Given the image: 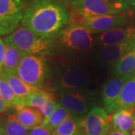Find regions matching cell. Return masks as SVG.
<instances>
[{
  "instance_id": "52a82bcc",
  "label": "cell",
  "mask_w": 135,
  "mask_h": 135,
  "mask_svg": "<svg viewBox=\"0 0 135 135\" xmlns=\"http://www.w3.org/2000/svg\"><path fill=\"white\" fill-rule=\"evenodd\" d=\"M133 16L128 15H111L86 17L83 26L91 34L103 33L111 29L124 27L130 23Z\"/></svg>"
},
{
  "instance_id": "7c38bea8",
  "label": "cell",
  "mask_w": 135,
  "mask_h": 135,
  "mask_svg": "<svg viewBox=\"0 0 135 135\" xmlns=\"http://www.w3.org/2000/svg\"><path fill=\"white\" fill-rule=\"evenodd\" d=\"M59 105L54 100V96L50 92L38 89L32 93L25 101L23 106H29L37 108L41 112L44 119L47 118Z\"/></svg>"
},
{
  "instance_id": "ac0fdd59",
  "label": "cell",
  "mask_w": 135,
  "mask_h": 135,
  "mask_svg": "<svg viewBox=\"0 0 135 135\" xmlns=\"http://www.w3.org/2000/svg\"><path fill=\"white\" fill-rule=\"evenodd\" d=\"M133 107H135V74L125 83L113 108L112 114L116 111Z\"/></svg>"
},
{
  "instance_id": "7a4b0ae2",
  "label": "cell",
  "mask_w": 135,
  "mask_h": 135,
  "mask_svg": "<svg viewBox=\"0 0 135 135\" xmlns=\"http://www.w3.org/2000/svg\"><path fill=\"white\" fill-rule=\"evenodd\" d=\"M4 42L13 44L24 54L40 56L50 54L55 46L53 39L42 38L23 26L6 36Z\"/></svg>"
},
{
  "instance_id": "d4e9b609",
  "label": "cell",
  "mask_w": 135,
  "mask_h": 135,
  "mask_svg": "<svg viewBox=\"0 0 135 135\" xmlns=\"http://www.w3.org/2000/svg\"><path fill=\"white\" fill-rule=\"evenodd\" d=\"M51 134H52L51 131L48 129L47 127L41 125L30 129L28 135H50Z\"/></svg>"
},
{
  "instance_id": "6da1fadb",
  "label": "cell",
  "mask_w": 135,
  "mask_h": 135,
  "mask_svg": "<svg viewBox=\"0 0 135 135\" xmlns=\"http://www.w3.org/2000/svg\"><path fill=\"white\" fill-rule=\"evenodd\" d=\"M67 8L53 0H30L20 23L44 39H53L68 24Z\"/></svg>"
},
{
  "instance_id": "9a60e30c",
  "label": "cell",
  "mask_w": 135,
  "mask_h": 135,
  "mask_svg": "<svg viewBox=\"0 0 135 135\" xmlns=\"http://www.w3.org/2000/svg\"><path fill=\"white\" fill-rule=\"evenodd\" d=\"M134 38H135V26L130 25L103 32L97 37L96 41L104 47L123 43Z\"/></svg>"
},
{
  "instance_id": "603a6c76",
  "label": "cell",
  "mask_w": 135,
  "mask_h": 135,
  "mask_svg": "<svg viewBox=\"0 0 135 135\" xmlns=\"http://www.w3.org/2000/svg\"><path fill=\"white\" fill-rule=\"evenodd\" d=\"M71 116H73L72 114L59 104V105L51 113V115L44 119L42 126L47 127L48 129L53 131L58 126H60L64 121H65Z\"/></svg>"
},
{
  "instance_id": "7402d4cb",
  "label": "cell",
  "mask_w": 135,
  "mask_h": 135,
  "mask_svg": "<svg viewBox=\"0 0 135 135\" xmlns=\"http://www.w3.org/2000/svg\"><path fill=\"white\" fill-rule=\"evenodd\" d=\"M0 125L4 128L7 135H28L29 129L17 121L15 113H8L2 119Z\"/></svg>"
},
{
  "instance_id": "4fadbf2b",
  "label": "cell",
  "mask_w": 135,
  "mask_h": 135,
  "mask_svg": "<svg viewBox=\"0 0 135 135\" xmlns=\"http://www.w3.org/2000/svg\"><path fill=\"white\" fill-rule=\"evenodd\" d=\"M135 46V38L123 43L104 46L98 52L97 60L101 63L113 65Z\"/></svg>"
},
{
  "instance_id": "cb8c5ba5",
  "label": "cell",
  "mask_w": 135,
  "mask_h": 135,
  "mask_svg": "<svg viewBox=\"0 0 135 135\" xmlns=\"http://www.w3.org/2000/svg\"><path fill=\"white\" fill-rule=\"evenodd\" d=\"M0 98L8 108H14L18 105V101L8 83L0 75Z\"/></svg>"
},
{
  "instance_id": "5b68a950",
  "label": "cell",
  "mask_w": 135,
  "mask_h": 135,
  "mask_svg": "<svg viewBox=\"0 0 135 135\" xmlns=\"http://www.w3.org/2000/svg\"><path fill=\"white\" fill-rule=\"evenodd\" d=\"M17 74L26 83L40 89L47 77L48 66L42 56L25 54L20 62Z\"/></svg>"
},
{
  "instance_id": "ba28073f",
  "label": "cell",
  "mask_w": 135,
  "mask_h": 135,
  "mask_svg": "<svg viewBox=\"0 0 135 135\" xmlns=\"http://www.w3.org/2000/svg\"><path fill=\"white\" fill-rule=\"evenodd\" d=\"M26 8L25 0H0V25L11 32L15 31Z\"/></svg>"
},
{
  "instance_id": "1f68e13d",
  "label": "cell",
  "mask_w": 135,
  "mask_h": 135,
  "mask_svg": "<svg viewBox=\"0 0 135 135\" xmlns=\"http://www.w3.org/2000/svg\"><path fill=\"white\" fill-rule=\"evenodd\" d=\"M131 134L135 135V113L134 116V126H133V128L131 131Z\"/></svg>"
},
{
  "instance_id": "4316f807",
  "label": "cell",
  "mask_w": 135,
  "mask_h": 135,
  "mask_svg": "<svg viewBox=\"0 0 135 135\" xmlns=\"http://www.w3.org/2000/svg\"><path fill=\"white\" fill-rule=\"evenodd\" d=\"M54 2L57 3L59 5H62V6H68V5H75L80 0H53Z\"/></svg>"
},
{
  "instance_id": "f1b7e54d",
  "label": "cell",
  "mask_w": 135,
  "mask_h": 135,
  "mask_svg": "<svg viewBox=\"0 0 135 135\" xmlns=\"http://www.w3.org/2000/svg\"><path fill=\"white\" fill-rule=\"evenodd\" d=\"M108 135H132L130 132H125V131H119L113 130L111 131Z\"/></svg>"
},
{
  "instance_id": "8fae6325",
  "label": "cell",
  "mask_w": 135,
  "mask_h": 135,
  "mask_svg": "<svg viewBox=\"0 0 135 135\" xmlns=\"http://www.w3.org/2000/svg\"><path fill=\"white\" fill-rule=\"evenodd\" d=\"M134 74L116 77L109 80L104 84L101 89V97L104 110L107 113L112 114L113 108L120 95L125 83Z\"/></svg>"
},
{
  "instance_id": "836d02e7",
  "label": "cell",
  "mask_w": 135,
  "mask_h": 135,
  "mask_svg": "<svg viewBox=\"0 0 135 135\" xmlns=\"http://www.w3.org/2000/svg\"><path fill=\"white\" fill-rule=\"evenodd\" d=\"M50 135H57V134H56L55 133H53H53H52V134H50Z\"/></svg>"
},
{
  "instance_id": "9c48e42d",
  "label": "cell",
  "mask_w": 135,
  "mask_h": 135,
  "mask_svg": "<svg viewBox=\"0 0 135 135\" xmlns=\"http://www.w3.org/2000/svg\"><path fill=\"white\" fill-rule=\"evenodd\" d=\"M59 104L73 116L83 118L89 112L90 101L83 91H65L59 92Z\"/></svg>"
},
{
  "instance_id": "83f0119b",
  "label": "cell",
  "mask_w": 135,
  "mask_h": 135,
  "mask_svg": "<svg viewBox=\"0 0 135 135\" xmlns=\"http://www.w3.org/2000/svg\"><path fill=\"white\" fill-rule=\"evenodd\" d=\"M124 2L128 5L134 15H135V0H124Z\"/></svg>"
},
{
  "instance_id": "f546056e",
  "label": "cell",
  "mask_w": 135,
  "mask_h": 135,
  "mask_svg": "<svg viewBox=\"0 0 135 135\" xmlns=\"http://www.w3.org/2000/svg\"><path fill=\"white\" fill-rule=\"evenodd\" d=\"M8 107L5 105V104L4 103V101H2V99L0 98V115L2 114L3 113H5V111L7 110Z\"/></svg>"
},
{
  "instance_id": "30bf717a",
  "label": "cell",
  "mask_w": 135,
  "mask_h": 135,
  "mask_svg": "<svg viewBox=\"0 0 135 135\" xmlns=\"http://www.w3.org/2000/svg\"><path fill=\"white\" fill-rule=\"evenodd\" d=\"M110 127L108 114L100 107H93L83 119L84 135H107Z\"/></svg>"
},
{
  "instance_id": "277c9868",
  "label": "cell",
  "mask_w": 135,
  "mask_h": 135,
  "mask_svg": "<svg viewBox=\"0 0 135 135\" xmlns=\"http://www.w3.org/2000/svg\"><path fill=\"white\" fill-rule=\"evenodd\" d=\"M71 9L85 17L111 15L134 16L124 0H80L71 6Z\"/></svg>"
},
{
  "instance_id": "8992f818",
  "label": "cell",
  "mask_w": 135,
  "mask_h": 135,
  "mask_svg": "<svg viewBox=\"0 0 135 135\" xmlns=\"http://www.w3.org/2000/svg\"><path fill=\"white\" fill-rule=\"evenodd\" d=\"M90 74L86 68L71 65L63 68L56 78V86L60 91H82L89 85Z\"/></svg>"
},
{
  "instance_id": "e0dca14e",
  "label": "cell",
  "mask_w": 135,
  "mask_h": 135,
  "mask_svg": "<svg viewBox=\"0 0 135 135\" xmlns=\"http://www.w3.org/2000/svg\"><path fill=\"white\" fill-rule=\"evenodd\" d=\"M135 107L116 111L109 117L110 125L113 130L130 132L134 126Z\"/></svg>"
},
{
  "instance_id": "5bb4252c",
  "label": "cell",
  "mask_w": 135,
  "mask_h": 135,
  "mask_svg": "<svg viewBox=\"0 0 135 135\" xmlns=\"http://www.w3.org/2000/svg\"><path fill=\"white\" fill-rule=\"evenodd\" d=\"M0 75L5 79L12 89L18 101L17 106H23L25 101L33 92L40 89L39 88L30 86L22 80L17 74L1 71Z\"/></svg>"
},
{
  "instance_id": "484cf974",
  "label": "cell",
  "mask_w": 135,
  "mask_h": 135,
  "mask_svg": "<svg viewBox=\"0 0 135 135\" xmlns=\"http://www.w3.org/2000/svg\"><path fill=\"white\" fill-rule=\"evenodd\" d=\"M5 42L2 39L0 38V72L2 71L3 63H4V58H5Z\"/></svg>"
},
{
  "instance_id": "d6986e66",
  "label": "cell",
  "mask_w": 135,
  "mask_h": 135,
  "mask_svg": "<svg viewBox=\"0 0 135 135\" xmlns=\"http://www.w3.org/2000/svg\"><path fill=\"white\" fill-rule=\"evenodd\" d=\"M111 73L115 77L135 74V46L117 62L113 65Z\"/></svg>"
},
{
  "instance_id": "3957f363",
  "label": "cell",
  "mask_w": 135,
  "mask_h": 135,
  "mask_svg": "<svg viewBox=\"0 0 135 135\" xmlns=\"http://www.w3.org/2000/svg\"><path fill=\"white\" fill-rule=\"evenodd\" d=\"M53 40L60 47L70 52L86 53L93 46L91 33L83 26L76 25H67Z\"/></svg>"
},
{
  "instance_id": "44dd1931",
  "label": "cell",
  "mask_w": 135,
  "mask_h": 135,
  "mask_svg": "<svg viewBox=\"0 0 135 135\" xmlns=\"http://www.w3.org/2000/svg\"><path fill=\"white\" fill-rule=\"evenodd\" d=\"M53 133L57 135H83V118L71 116L58 126Z\"/></svg>"
},
{
  "instance_id": "4dcf8cb0",
  "label": "cell",
  "mask_w": 135,
  "mask_h": 135,
  "mask_svg": "<svg viewBox=\"0 0 135 135\" xmlns=\"http://www.w3.org/2000/svg\"><path fill=\"white\" fill-rule=\"evenodd\" d=\"M11 33V32H10L8 29H7L5 27H3V26H2L1 25H0V36H2V35H7V34H9Z\"/></svg>"
},
{
  "instance_id": "ffe728a7",
  "label": "cell",
  "mask_w": 135,
  "mask_h": 135,
  "mask_svg": "<svg viewBox=\"0 0 135 135\" xmlns=\"http://www.w3.org/2000/svg\"><path fill=\"white\" fill-rule=\"evenodd\" d=\"M5 58L2 71L17 74L20 62L25 54L11 44L5 42Z\"/></svg>"
},
{
  "instance_id": "d6a6232c",
  "label": "cell",
  "mask_w": 135,
  "mask_h": 135,
  "mask_svg": "<svg viewBox=\"0 0 135 135\" xmlns=\"http://www.w3.org/2000/svg\"><path fill=\"white\" fill-rule=\"evenodd\" d=\"M0 135H7L5 133L4 128H2V126L0 125Z\"/></svg>"
},
{
  "instance_id": "2e32d148",
  "label": "cell",
  "mask_w": 135,
  "mask_h": 135,
  "mask_svg": "<svg viewBox=\"0 0 135 135\" xmlns=\"http://www.w3.org/2000/svg\"><path fill=\"white\" fill-rule=\"evenodd\" d=\"M14 110L17 121L29 130L43 124L44 117L37 108L29 106H16Z\"/></svg>"
}]
</instances>
